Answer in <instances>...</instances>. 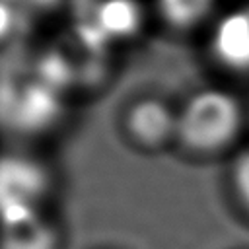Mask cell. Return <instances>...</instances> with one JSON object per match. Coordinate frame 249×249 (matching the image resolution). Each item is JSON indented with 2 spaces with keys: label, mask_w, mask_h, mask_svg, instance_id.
<instances>
[{
  "label": "cell",
  "mask_w": 249,
  "mask_h": 249,
  "mask_svg": "<svg viewBox=\"0 0 249 249\" xmlns=\"http://www.w3.org/2000/svg\"><path fill=\"white\" fill-rule=\"evenodd\" d=\"M239 119V103L231 93L224 89H202L177 115L175 132L193 150H218L235 136Z\"/></svg>",
  "instance_id": "obj_1"
},
{
  "label": "cell",
  "mask_w": 249,
  "mask_h": 249,
  "mask_svg": "<svg viewBox=\"0 0 249 249\" xmlns=\"http://www.w3.org/2000/svg\"><path fill=\"white\" fill-rule=\"evenodd\" d=\"M53 189L49 167L16 148L0 154V220L43 212Z\"/></svg>",
  "instance_id": "obj_2"
},
{
  "label": "cell",
  "mask_w": 249,
  "mask_h": 249,
  "mask_svg": "<svg viewBox=\"0 0 249 249\" xmlns=\"http://www.w3.org/2000/svg\"><path fill=\"white\" fill-rule=\"evenodd\" d=\"M58 228L45 210L0 220V249H58Z\"/></svg>",
  "instance_id": "obj_3"
},
{
  "label": "cell",
  "mask_w": 249,
  "mask_h": 249,
  "mask_svg": "<svg viewBox=\"0 0 249 249\" xmlns=\"http://www.w3.org/2000/svg\"><path fill=\"white\" fill-rule=\"evenodd\" d=\"M216 58L235 70H249V12H233L222 18L212 35Z\"/></svg>",
  "instance_id": "obj_4"
},
{
  "label": "cell",
  "mask_w": 249,
  "mask_h": 249,
  "mask_svg": "<svg viewBox=\"0 0 249 249\" xmlns=\"http://www.w3.org/2000/svg\"><path fill=\"white\" fill-rule=\"evenodd\" d=\"M128 130L132 136L148 146L165 142L177 130V117L158 99L138 101L128 113Z\"/></svg>",
  "instance_id": "obj_5"
},
{
  "label": "cell",
  "mask_w": 249,
  "mask_h": 249,
  "mask_svg": "<svg viewBox=\"0 0 249 249\" xmlns=\"http://www.w3.org/2000/svg\"><path fill=\"white\" fill-rule=\"evenodd\" d=\"M138 21V6L132 0H105L97 8V23L105 35L124 37L136 31Z\"/></svg>",
  "instance_id": "obj_6"
},
{
  "label": "cell",
  "mask_w": 249,
  "mask_h": 249,
  "mask_svg": "<svg viewBox=\"0 0 249 249\" xmlns=\"http://www.w3.org/2000/svg\"><path fill=\"white\" fill-rule=\"evenodd\" d=\"M214 0H158L163 19L175 27H189L200 21L212 8Z\"/></svg>",
  "instance_id": "obj_7"
},
{
  "label": "cell",
  "mask_w": 249,
  "mask_h": 249,
  "mask_svg": "<svg viewBox=\"0 0 249 249\" xmlns=\"http://www.w3.org/2000/svg\"><path fill=\"white\" fill-rule=\"evenodd\" d=\"M233 181L239 196L249 206V150L243 152L233 163Z\"/></svg>",
  "instance_id": "obj_8"
},
{
  "label": "cell",
  "mask_w": 249,
  "mask_h": 249,
  "mask_svg": "<svg viewBox=\"0 0 249 249\" xmlns=\"http://www.w3.org/2000/svg\"><path fill=\"white\" fill-rule=\"evenodd\" d=\"M37 4H43V6H51V8H56V6H62L64 2H72V0H35Z\"/></svg>",
  "instance_id": "obj_9"
}]
</instances>
